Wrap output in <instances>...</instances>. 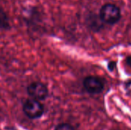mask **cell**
Masks as SVG:
<instances>
[{
	"label": "cell",
	"mask_w": 131,
	"mask_h": 130,
	"mask_svg": "<svg viewBox=\"0 0 131 130\" xmlns=\"http://www.w3.org/2000/svg\"><path fill=\"white\" fill-rule=\"evenodd\" d=\"M98 17L104 24L114 25L121 19V9L118 5L114 3H106L101 7Z\"/></svg>",
	"instance_id": "6da1fadb"
},
{
	"label": "cell",
	"mask_w": 131,
	"mask_h": 130,
	"mask_svg": "<svg viewBox=\"0 0 131 130\" xmlns=\"http://www.w3.org/2000/svg\"><path fill=\"white\" fill-rule=\"evenodd\" d=\"M22 110L25 115L31 120L40 118L45 112V108L42 103L34 99L27 100L23 104Z\"/></svg>",
	"instance_id": "7a4b0ae2"
},
{
	"label": "cell",
	"mask_w": 131,
	"mask_h": 130,
	"mask_svg": "<svg viewBox=\"0 0 131 130\" xmlns=\"http://www.w3.org/2000/svg\"><path fill=\"white\" fill-rule=\"evenodd\" d=\"M27 92L31 99L38 101L45 100L48 97V89L47 86L41 82H34L29 84L27 88Z\"/></svg>",
	"instance_id": "3957f363"
},
{
	"label": "cell",
	"mask_w": 131,
	"mask_h": 130,
	"mask_svg": "<svg viewBox=\"0 0 131 130\" xmlns=\"http://www.w3.org/2000/svg\"><path fill=\"white\" fill-rule=\"evenodd\" d=\"M83 86L85 90L91 94H98L104 88V80L96 76H88L83 80Z\"/></svg>",
	"instance_id": "277c9868"
},
{
	"label": "cell",
	"mask_w": 131,
	"mask_h": 130,
	"mask_svg": "<svg viewBox=\"0 0 131 130\" xmlns=\"http://www.w3.org/2000/svg\"><path fill=\"white\" fill-rule=\"evenodd\" d=\"M10 28L9 18L5 11L0 8V29L8 30Z\"/></svg>",
	"instance_id": "5b68a950"
},
{
	"label": "cell",
	"mask_w": 131,
	"mask_h": 130,
	"mask_svg": "<svg viewBox=\"0 0 131 130\" xmlns=\"http://www.w3.org/2000/svg\"><path fill=\"white\" fill-rule=\"evenodd\" d=\"M54 130H75L74 128L70 125V124H68V123H61V124H58Z\"/></svg>",
	"instance_id": "8992f818"
},
{
	"label": "cell",
	"mask_w": 131,
	"mask_h": 130,
	"mask_svg": "<svg viewBox=\"0 0 131 130\" xmlns=\"http://www.w3.org/2000/svg\"><path fill=\"white\" fill-rule=\"evenodd\" d=\"M117 67V62L116 61H110L107 64V68L110 71H113Z\"/></svg>",
	"instance_id": "52a82bcc"
},
{
	"label": "cell",
	"mask_w": 131,
	"mask_h": 130,
	"mask_svg": "<svg viewBox=\"0 0 131 130\" xmlns=\"http://www.w3.org/2000/svg\"><path fill=\"white\" fill-rule=\"evenodd\" d=\"M125 61H126V64L131 68V55H129L128 57H126Z\"/></svg>",
	"instance_id": "ba28073f"
}]
</instances>
